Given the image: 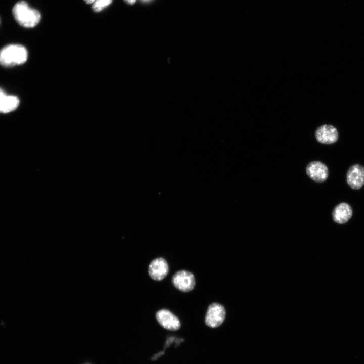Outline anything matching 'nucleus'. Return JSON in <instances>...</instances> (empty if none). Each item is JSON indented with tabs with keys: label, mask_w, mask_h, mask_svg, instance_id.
Segmentation results:
<instances>
[{
	"label": "nucleus",
	"mask_w": 364,
	"mask_h": 364,
	"mask_svg": "<svg viewBox=\"0 0 364 364\" xmlns=\"http://www.w3.org/2000/svg\"><path fill=\"white\" fill-rule=\"evenodd\" d=\"M12 12L16 21L23 27L32 28L36 26L41 19L39 12L29 6L23 1L17 2L13 7Z\"/></svg>",
	"instance_id": "f257e3e1"
},
{
	"label": "nucleus",
	"mask_w": 364,
	"mask_h": 364,
	"mask_svg": "<svg viewBox=\"0 0 364 364\" xmlns=\"http://www.w3.org/2000/svg\"><path fill=\"white\" fill-rule=\"evenodd\" d=\"M27 57L26 49L20 44H9L0 50V64L5 67L22 64Z\"/></svg>",
	"instance_id": "f03ea898"
},
{
	"label": "nucleus",
	"mask_w": 364,
	"mask_h": 364,
	"mask_svg": "<svg viewBox=\"0 0 364 364\" xmlns=\"http://www.w3.org/2000/svg\"><path fill=\"white\" fill-rule=\"evenodd\" d=\"M226 315L224 307L217 303L211 304L207 309L205 322L211 328H216L223 322Z\"/></svg>",
	"instance_id": "7ed1b4c3"
},
{
	"label": "nucleus",
	"mask_w": 364,
	"mask_h": 364,
	"mask_svg": "<svg viewBox=\"0 0 364 364\" xmlns=\"http://www.w3.org/2000/svg\"><path fill=\"white\" fill-rule=\"evenodd\" d=\"M172 282L176 289L184 292L192 290L195 285L193 274L184 270L178 271L174 274Z\"/></svg>",
	"instance_id": "20e7f679"
},
{
	"label": "nucleus",
	"mask_w": 364,
	"mask_h": 364,
	"mask_svg": "<svg viewBox=\"0 0 364 364\" xmlns=\"http://www.w3.org/2000/svg\"><path fill=\"white\" fill-rule=\"evenodd\" d=\"M156 317L159 324L167 330L176 331L180 327L179 319L168 310L161 309L158 311Z\"/></svg>",
	"instance_id": "39448f33"
},
{
	"label": "nucleus",
	"mask_w": 364,
	"mask_h": 364,
	"mask_svg": "<svg viewBox=\"0 0 364 364\" xmlns=\"http://www.w3.org/2000/svg\"><path fill=\"white\" fill-rule=\"evenodd\" d=\"M346 180L349 186L354 190L361 188L364 185V167L354 164L348 170Z\"/></svg>",
	"instance_id": "423d86ee"
},
{
	"label": "nucleus",
	"mask_w": 364,
	"mask_h": 364,
	"mask_svg": "<svg viewBox=\"0 0 364 364\" xmlns=\"http://www.w3.org/2000/svg\"><path fill=\"white\" fill-rule=\"evenodd\" d=\"M169 272V266L163 258H157L150 263L148 272L150 277L156 281L163 280Z\"/></svg>",
	"instance_id": "0eeeda50"
},
{
	"label": "nucleus",
	"mask_w": 364,
	"mask_h": 364,
	"mask_svg": "<svg viewBox=\"0 0 364 364\" xmlns=\"http://www.w3.org/2000/svg\"><path fill=\"white\" fill-rule=\"evenodd\" d=\"M306 171L308 176L317 183L324 182L328 177V167L320 161L309 163L306 167Z\"/></svg>",
	"instance_id": "6e6552de"
},
{
	"label": "nucleus",
	"mask_w": 364,
	"mask_h": 364,
	"mask_svg": "<svg viewBox=\"0 0 364 364\" xmlns=\"http://www.w3.org/2000/svg\"><path fill=\"white\" fill-rule=\"evenodd\" d=\"M317 141L322 144H331L335 143L338 139V132L335 127L330 125H324L318 127L315 132Z\"/></svg>",
	"instance_id": "1a4fd4ad"
},
{
	"label": "nucleus",
	"mask_w": 364,
	"mask_h": 364,
	"mask_svg": "<svg viewBox=\"0 0 364 364\" xmlns=\"http://www.w3.org/2000/svg\"><path fill=\"white\" fill-rule=\"evenodd\" d=\"M352 215L351 206L346 203H341L333 210L332 217L334 221L339 224L346 223Z\"/></svg>",
	"instance_id": "9d476101"
},
{
	"label": "nucleus",
	"mask_w": 364,
	"mask_h": 364,
	"mask_svg": "<svg viewBox=\"0 0 364 364\" xmlns=\"http://www.w3.org/2000/svg\"><path fill=\"white\" fill-rule=\"evenodd\" d=\"M19 104V100L16 96L8 95L0 88V113L12 112L18 107Z\"/></svg>",
	"instance_id": "9b49d317"
},
{
	"label": "nucleus",
	"mask_w": 364,
	"mask_h": 364,
	"mask_svg": "<svg viewBox=\"0 0 364 364\" xmlns=\"http://www.w3.org/2000/svg\"><path fill=\"white\" fill-rule=\"evenodd\" d=\"M113 0H96L92 5V9L96 12L103 10L111 4Z\"/></svg>",
	"instance_id": "f8f14e48"
},
{
	"label": "nucleus",
	"mask_w": 364,
	"mask_h": 364,
	"mask_svg": "<svg viewBox=\"0 0 364 364\" xmlns=\"http://www.w3.org/2000/svg\"><path fill=\"white\" fill-rule=\"evenodd\" d=\"M127 4L129 5H133L136 0H124Z\"/></svg>",
	"instance_id": "ddd939ff"
},
{
	"label": "nucleus",
	"mask_w": 364,
	"mask_h": 364,
	"mask_svg": "<svg viewBox=\"0 0 364 364\" xmlns=\"http://www.w3.org/2000/svg\"><path fill=\"white\" fill-rule=\"evenodd\" d=\"M87 4H93L96 0H84Z\"/></svg>",
	"instance_id": "4468645a"
},
{
	"label": "nucleus",
	"mask_w": 364,
	"mask_h": 364,
	"mask_svg": "<svg viewBox=\"0 0 364 364\" xmlns=\"http://www.w3.org/2000/svg\"><path fill=\"white\" fill-rule=\"evenodd\" d=\"M142 1H144V2H147V1H150V0H142Z\"/></svg>",
	"instance_id": "2eb2a0df"
}]
</instances>
